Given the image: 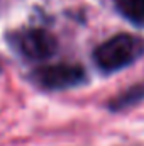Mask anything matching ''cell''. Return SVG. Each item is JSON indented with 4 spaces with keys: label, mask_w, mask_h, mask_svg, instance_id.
Listing matches in <instances>:
<instances>
[{
    "label": "cell",
    "mask_w": 144,
    "mask_h": 146,
    "mask_svg": "<svg viewBox=\"0 0 144 146\" xmlns=\"http://www.w3.org/2000/svg\"><path fill=\"white\" fill-rule=\"evenodd\" d=\"M144 54V39L132 34H117L95 49V63L104 72L122 70Z\"/></svg>",
    "instance_id": "6da1fadb"
},
{
    "label": "cell",
    "mask_w": 144,
    "mask_h": 146,
    "mask_svg": "<svg viewBox=\"0 0 144 146\" xmlns=\"http://www.w3.org/2000/svg\"><path fill=\"white\" fill-rule=\"evenodd\" d=\"M87 80V73L78 65H49L32 72V82L46 90H65L78 87Z\"/></svg>",
    "instance_id": "7a4b0ae2"
},
{
    "label": "cell",
    "mask_w": 144,
    "mask_h": 146,
    "mask_svg": "<svg viewBox=\"0 0 144 146\" xmlns=\"http://www.w3.org/2000/svg\"><path fill=\"white\" fill-rule=\"evenodd\" d=\"M14 46L22 56L29 60H46L54 54L58 42L53 34L44 29H29L15 34Z\"/></svg>",
    "instance_id": "3957f363"
},
{
    "label": "cell",
    "mask_w": 144,
    "mask_h": 146,
    "mask_svg": "<svg viewBox=\"0 0 144 146\" xmlns=\"http://www.w3.org/2000/svg\"><path fill=\"white\" fill-rule=\"evenodd\" d=\"M114 3L126 19L144 27V0H114Z\"/></svg>",
    "instance_id": "277c9868"
},
{
    "label": "cell",
    "mask_w": 144,
    "mask_h": 146,
    "mask_svg": "<svg viewBox=\"0 0 144 146\" xmlns=\"http://www.w3.org/2000/svg\"><path fill=\"white\" fill-rule=\"evenodd\" d=\"M141 99H144V83H139V85H134L131 90H127L126 94H122L120 97H117L114 102H112V110H120L126 109L136 102H139Z\"/></svg>",
    "instance_id": "5b68a950"
}]
</instances>
